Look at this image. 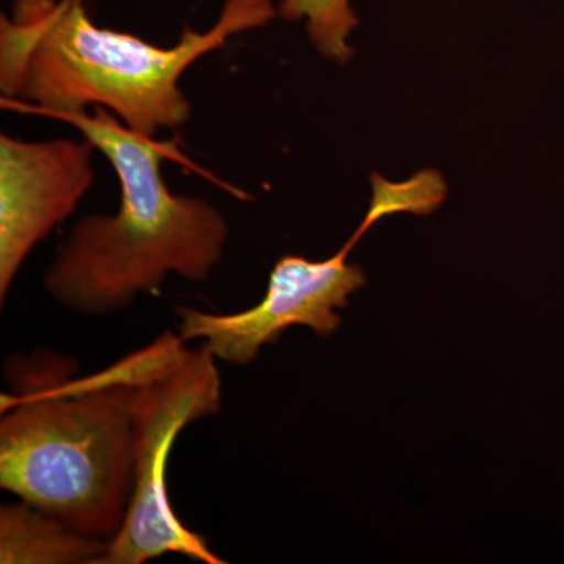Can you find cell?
<instances>
[{"instance_id":"6da1fadb","label":"cell","mask_w":564,"mask_h":564,"mask_svg":"<svg viewBox=\"0 0 564 564\" xmlns=\"http://www.w3.org/2000/svg\"><path fill=\"white\" fill-rule=\"evenodd\" d=\"M162 336L110 369L77 380L76 362L47 350L6 362L0 488L73 529L111 540L133 488V413Z\"/></svg>"},{"instance_id":"5b68a950","label":"cell","mask_w":564,"mask_h":564,"mask_svg":"<svg viewBox=\"0 0 564 564\" xmlns=\"http://www.w3.org/2000/svg\"><path fill=\"white\" fill-rule=\"evenodd\" d=\"M384 218L380 207L369 206L366 217L347 243L325 261L282 256L274 263L261 303L242 313L212 314L195 307H176L180 336L185 343L202 340L217 361L248 366L265 345L278 343L291 326H307L317 336L337 332L352 293L366 285L361 267L347 261L356 243L375 223Z\"/></svg>"},{"instance_id":"ba28073f","label":"cell","mask_w":564,"mask_h":564,"mask_svg":"<svg viewBox=\"0 0 564 564\" xmlns=\"http://www.w3.org/2000/svg\"><path fill=\"white\" fill-rule=\"evenodd\" d=\"M278 17L289 22L306 21L311 43L322 57L347 65L355 57L350 46L359 18L351 0H281Z\"/></svg>"},{"instance_id":"3957f363","label":"cell","mask_w":564,"mask_h":564,"mask_svg":"<svg viewBox=\"0 0 564 564\" xmlns=\"http://www.w3.org/2000/svg\"><path fill=\"white\" fill-rule=\"evenodd\" d=\"M57 120L110 162L121 198L117 214L87 215L70 229L44 273L51 299L70 313L102 317L158 292L170 273L209 281L228 243V221L214 204L166 187L162 163L176 154L174 143L139 135L104 107Z\"/></svg>"},{"instance_id":"8992f818","label":"cell","mask_w":564,"mask_h":564,"mask_svg":"<svg viewBox=\"0 0 564 564\" xmlns=\"http://www.w3.org/2000/svg\"><path fill=\"white\" fill-rule=\"evenodd\" d=\"M95 144L0 135V303L36 245L74 214L95 182Z\"/></svg>"},{"instance_id":"7a4b0ae2","label":"cell","mask_w":564,"mask_h":564,"mask_svg":"<svg viewBox=\"0 0 564 564\" xmlns=\"http://www.w3.org/2000/svg\"><path fill=\"white\" fill-rule=\"evenodd\" d=\"M278 17L272 0H226L207 32L185 28L172 47L132 33L98 28L84 0H13L0 18V91L3 101L31 102L43 117L104 107L139 135L191 120L181 90L185 70L237 33Z\"/></svg>"},{"instance_id":"52a82bcc","label":"cell","mask_w":564,"mask_h":564,"mask_svg":"<svg viewBox=\"0 0 564 564\" xmlns=\"http://www.w3.org/2000/svg\"><path fill=\"white\" fill-rule=\"evenodd\" d=\"M109 541L82 533L22 500L0 507L2 564H101Z\"/></svg>"},{"instance_id":"277c9868","label":"cell","mask_w":564,"mask_h":564,"mask_svg":"<svg viewBox=\"0 0 564 564\" xmlns=\"http://www.w3.org/2000/svg\"><path fill=\"white\" fill-rule=\"evenodd\" d=\"M162 339L161 358L137 392L131 500L101 564H143L166 554L225 563L206 538L182 524L166 481L170 454L182 430L221 410L218 361L204 345L188 350L180 334L165 333Z\"/></svg>"}]
</instances>
